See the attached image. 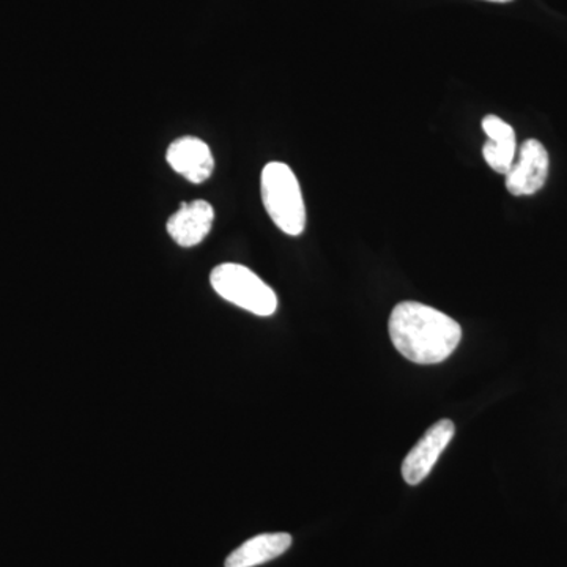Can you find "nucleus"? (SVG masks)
I'll list each match as a JSON object with an SVG mask.
<instances>
[{
    "instance_id": "1",
    "label": "nucleus",
    "mask_w": 567,
    "mask_h": 567,
    "mask_svg": "<svg viewBox=\"0 0 567 567\" xmlns=\"http://www.w3.org/2000/svg\"><path fill=\"white\" fill-rule=\"evenodd\" d=\"M395 350L416 364H439L457 349L462 328L445 312L417 301H402L390 316Z\"/></svg>"
},
{
    "instance_id": "2",
    "label": "nucleus",
    "mask_w": 567,
    "mask_h": 567,
    "mask_svg": "<svg viewBox=\"0 0 567 567\" xmlns=\"http://www.w3.org/2000/svg\"><path fill=\"white\" fill-rule=\"evenodd\" d=\"M260 193L271 221L290 237L305 233L306 207L297 175L287 164L268 163L260 175Z\"/></svg>"
},
{
    "instance_id": "3",
    "label": "nucleus",
    "mask_w": 567,
    "mask_h": 567,
    "mask_svg": "<svg viewBox=\"0 0 567 567\" xmlns=\"http://www.w3.org/2000/svg\"><path fill=\"white\" fill-rule=\"evenodd\" d=\"M210 284L219 297L251 315L270 317L278 309L275 290L244 265H218L212 271Z\"/></svg>"
},
{
    "instance_id": "4",
    "label": "nucleus",
    "mask_w": 567,
    "mask_h": 567,
    "mask_svg": "<svg viewBox=\"0 0 567 567\" xmlns=\"http://www.w3.org/2000/svg\"><path fill=\"white\" fill-rule=\"evenodd\" d=\"M548 153L543 142L525 141L517 151L516 162L506 174V188L513 196H533L544 188L548 177Z\"/></svg>"
},
{
    "instance_id": "5",
    "label": "nucleus",
    "mask_w": 567,
    "mask_h": 567,
    "mask_svg": "<svg viewBox=\"0 0 567 567\" xmlns=\"http://www.w3.org/2000/svg\"><path fill=\"white\" fill-rule=\"evenodd\" d=\"M456 434V425L451 420H442L429 427L415 447L406 454L402 464V476L410 486L423 483L432 472L443 451Z\"/></svg>"
},
{
    "instance_id": "6",
    "label": "nucleus",
    "mask_w": 567,
    "mask_h": 567,
    "mask_svg": "<svg viewBox=\"0 0 567 567\" xmlns=\"http://www.w3.org/2000/svg\"><path fill=\"white\" fill-rule=\"evenodd\" d=\"M166 159L175 173L194 185L208 181L215 171L210 147L199 137L185 136L174 141L167 148Z\"/></svg>"
},
{
    "instance_id": "7",
    "label": "nucleus",
    "mask_w": 567,
    "mask_h": 567,
    "mask_svg": "<svg viewBox=\"0 0 567 567\" xmlns=\"http://www.w3.org/2000/svg\"><path fill=\"white\" fill-rule=\"evenodd\" d=\"M213 223L215 210L207 200L183 203L167 221V234L182 248H193L203 244L205 237L210 234Z\"/></svg>"
},
{
    "instance_id": "8",
    "label": "nucleus",
    "mask_w": 567,
    "mask_h": 567,
    "mask_svg": "<svg viewBox=\"0 0 567 567\" xmlns=\"http://www.w3.org/2000/svg\"><path fill=\"white\" fill-rule=\"evenodd\" d=\"M483 130L488 141L484 144L483 156L495 173L506 175L516 162L517 137L513 126L496 115L483 118Z\"/></svg>"
},
{
    "instance_id": "9",
    "label": "nucleus",
    "mask_w": 567,
    "mask_h": 567,
    "mask_svg": "<svg viewBox=\"0 0 567 567\" xmlns=\"http://www.w3.org/2000/svg\"><path fill=\"white\" fill-rule=\"evenodd\" d=\"M292 546L289 533H265L241 544L227 557L226 567H256L281 557Z\"/></svg>"
},
{
    "instance_id": "10",
    "label": "nucleus",
    "mask_w": 567,
    "mask_h": 567,
    "mask_svg": "<svg viewBox=\"0 0 567 567\" xmlns=\"http://www.w3.org/2000/svg\"><path fill=\"white\" fill-rule=\"evenodd\" d=\"M486 2L507 3L513 2V0H486Z\"/></svg>"
}]
</instances>
